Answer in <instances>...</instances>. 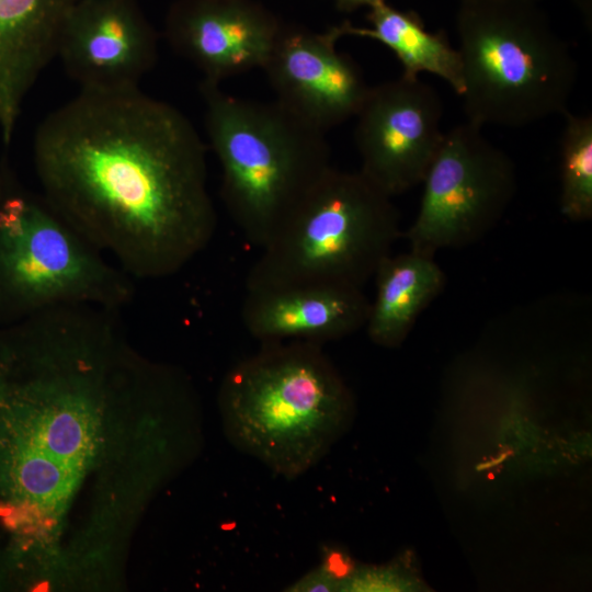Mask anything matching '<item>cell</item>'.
<instances>
[{"mask_svg":"<svg viewBox=\"0 0 592 592\" xmlns=\"http://www.w3.org/2000/svg\"><path fill=\"white\" fill-rule=\"evenodd\" d=\"M33 160L48 207L133 280L177 274L215 235L203 139L139 88L80 90L38 125Z\"/></svg>","mask_w":592,"mask_h":592,"instance_id":"1","label":"cell"},{"mask_svg":"<svg viewBox=\"0 0 592 592\" xmlns=\"http://www.w3.org/2000/svg\"><path fill=\"white\" fill-rule=\"evenodd\" d=\"M218 406L232 446L286 479L316 466L355 417L322 345L304 341L261 343L227 372Z\"/></svg>","mask_w":592,"mask_h":592,"instance_id":"2","label":"cell"},{"mask_svg":"<svg viewBox=\"0 0 592 592\" xmlns=\"http://www.w3.org/2000/svg\"><path fill=\"white\" fill-rule=\"evenodd\" d=\"M200 91L223 202L247 241L262 249L333 169L326 133L277 101L235 96L205 80Z\"/></svg>","mask_w":592,"mask_h":592,"instance_id":"3","label":"cell"},{"mask_svg":"<svg viewBox=\"0 0 592 592\" xmlns=\"http://www.w3.org/2000/svg\"><path fill=\"white\" fill-rule=\"evenodd\" d=\"M455 27L468 122L521 127L568 111L577 61L539 2L459 1Z\"/></svg>","mask_w":592,"mask_h":592,"instance_id":"4","label":"cell"},{"mask_svg":"<svg viewBox=\"0 0 592 592\" xmlns=\"http://www.w3.org/2000/svg\"><path fill=\"white\" fill-rule=\"evenodd\" d=\"M391 198L360 171L333 168L261 249L246 291L296 285L363 288L400 235Z\"/></svg>","mask_w":592,"mask_h":592,"instance_id":"5","label":"cell"},{"mask_svg":"<svg viewBox=\"0 0 592 592\" xmlns=\"http://www.w3.org/2000/svg\"><path fill=\"white\" fill-rule=\"evenodd\" d=\"M134 280L67 225L43 198L0 201V327L66 305L121 310Z\"/></svg>","mask_w":592,"mask_h":592,"instance_id":"6","label":"cell"},{"mask_svg":"<svg viewBox=\"0 0 592 592\" xmlns=\"http://www.w3.org/2000/svg\"><path fill=\"white\" fill-rule=\"evenodd\" d=\"M415 219L406 237L410 250H437L474 242L503 216L516 190L510 157L471 122L444 133L421 182Z\"/></svg>","mask_w":592,"mask_h":592,"instance_id":"7","label":"cell"},{"mask_svg":"<svg viewBox=\"0 0 592 592\" xmlns=\"http://www.w3.org/2000/svg\"><path fill=\"white\" fill-rule=\"evenodd\" d=\"M442 100L420 78L371 86L355 115L358 170L390 197L420 184L441 146Z\"/></svg>","mask_w":592,"mask_h":592,"instance_id":"8","label":"cell"},{"mask_svg":"<svg viewBox=\"0 0 592 592\" xmlns=\"http://www.w3.org/2000/svg\"><path fill=\"white\" fill-rule=\"evenodd\" d=\"M339 39L334 25L318 33L283 23L262 67L275 101L323 133L355 117L371 87Z\"/></svg>","mask_w":592,"mask_h":592,"instance_id":"9","label":"cell"},{"mask_svg":"<svg viewBox=\"0 0 592 592\" xmlns=\"http://www.w3.org/2000/svg\"><path fill=\"white\" fill-rule=\"evenodd\" d=\"M56 57L82 91L132 90L153 68L158 38L137 0H79Z\"/></svg>","mask_w":592,"mask_h":592,"instance_id":"10","label":"cell"},{"mask_svg":"<svg viewBox=\"0 0 592 592\" xmlns=\"http://www.w3.org/2000/svg\"><path fill=\"white\" fill-rule=\"evenodd\" d=\"M283 22L254 0H177L166 18L172 48L205 81L262 69Z\"/></svg>","mask_w":592,"mask_h":592,"instance_id":"11","label":"cell"},{"mask_svg":"<svg viewBox=\"0 0 592 592\" xmlns=\"http://www.w3.org/2000/svg\"><path fill=\"white\" fill-rule=\"evenodd\" d=\"M371 301L363 288L296 285L246 291L241 320L261 343L340 340L365 327Z\"/></svg>","mask_w":592,"mask_h":592,"instance_id":"12","label":"cell"},{"mask_svg":"<svg viewBox=\"0 0 592 592\" xmlns=\"http://www.w3.org/2000/svg\"><path fill=\"white\" fill-rule=\"evenodd\" d=\"M79 0H0V133L8 146L23 101L57 56L64 24Z\"/></svg>","mask_w":592,"mask_h":592,"instance_id":"13","label":"cell"},{"mask_svg":"<svg viewBox=\"0 0 592 592\" xmlns=\"http://www.w3.org/2000/svg\"><path fill=\"white\" fill-rule=\"evenodd\" d=\"M373 277L376 293L365 323L368 338L379 346L397 348L443 289L444 272L433 257L410 250L385 257Z\"/></svg>","mask_w":592,"mask_h":592,"instance_id":"14","label":"cell"},{"mask_svg":"<svg viewBox=\"0 0 592 592\" xmlns=\"http://www.w3.org/2000/svg\"><path fill=\"white\" fill-rule=\"evenodd\" d=\"M369 26H355L349 21L334 25L339 37L360 36L374 39L399 60L402 75L419 78L422 72L434 75L460 95L462 62L445 31H428L422 18L413 10H400L388 2L368 9Z\"/></svg>","mask_w":592,"mask_h":592,"instance_id":"15","label":"cell"},{"mask_svg":"<svg viewBox=\"0 0 592 592\" xmlns=\"http://www.w3.org/2000/svg\"><path fill=\"white\" fill-rule=\"evenodd\" d=\"M560 141V197L563 217L587 221L592 217V116L563 113Z\"/></svg>","mask_w":592,"mask_h":592,"instance_id":"16","label":"cell"},{"mask_svg":"<svg viewBox=\"0 0 592 592\" xmlns=\"http://www.w3.org/2000/svg\"><path fill=\"white\" fill-rule=\"evenodd\" d=\"M337 9L341 12H354L361 8L371 9L387 2V0H333Z\"/></svg>","mask_w":592,"mask_h":592,"instance_id":"17","label":"cell"},{"mask_svg":"<svg viewBox=\"0 0 592 592\" xmlns=\"http://www.w3.org/2000/svg\"><path fill=\"white\" fill-rule=\"evenodd\" d=\"M3 194H4V192L2 190V185H1V182H0V201H1L2 196H3Z\"/></svg>","mask_w":592,"mask_h":592,"instance_id":"18","label":"cell"},{"mask_svg":"<svg viewBox=\"0 0 592 592\" xmlns=\"http://www.w3.org/2000/svg\"><path fill=\"white\" fill-rule=\"evenodd\" d=\"M458 1H464V0H458ZM531 1L540 2L542 0H531Z\"/></svg>","mask_w":592,"mask_h":592,"instance_id":"19","label":"cell"}]
</instances>
